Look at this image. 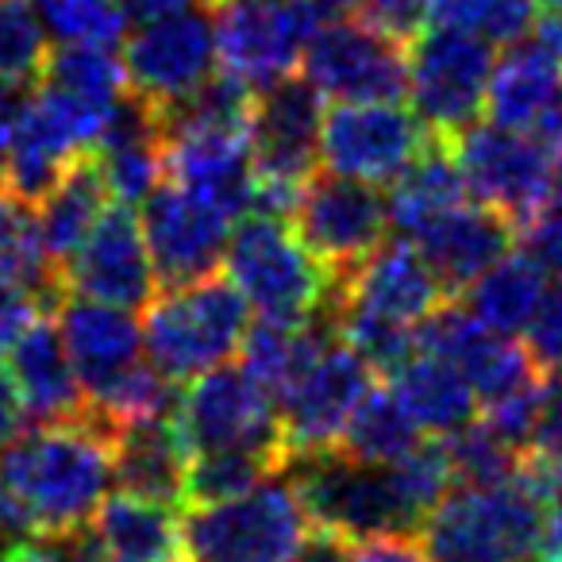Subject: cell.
<instances>
[{
    "label": "cell",
    "mask_w": 562,
    "mask_h": 562,
    "mask_svg": "<svg viewBox=\"0 0 562 562\" xmlns=\"http://www.w3.org/2000/svg\"><path fill=\"white\" fill-rule=\"evenodd\" d=\"M547 266L531 250H508L485 273L470 281L462 305L501 336H520L528 321L536 316L539 301L547 293Z\"/></svg>",
    "instance_id": "4dcf8cb0"
},
{
    "label": "cell",
    "mask_w": 562,
    "mask_h": 562,
    "mask_svg": "<svg viewBox=\"0 0 562 562\" xmlns=\"http://www.w3.org/2000/svg\"><path fill=\"white\" fill-rule=\"evenodd\" d=\"M173 420L196 451H224V447H285L278 428L273 397L243 367L204 370L189 382L181 397H173Z\"/></svg>",
    "instance_id": "e0dca14e"
},
{
    "label": "cell",
    "mask_w": 562,
    "mask_h": 562,
    "mask_svg": "<svg viewBox=\"0 0 562 562\" xmlns=\"http://www.w3.org/2000/svg\"><path fill=\"white\" fill-rule=\"evenodd\" d=\"M193 4H212V0H120L124 16L135 20V24L166 16V12H178V9H193Z\"/></svg>",
    "instance_id": "816d5d0a"
},
{
    "label": "cell",
    "mask_w": 562,
    "mask_h": 562,
    "mask_svg": "<svg viewBox=\"0 0 562 562\" xmlns=\"http://www.w3.org/2000/svg\"><path fill=\"white\" fill-rule=\"evenodd\" d=\"M120 58H124L127 93H135L155 112L178 104L181 97L201 89L220 66L212 4L143 20L124 40Z\"/></svg>",
    "instance_id": "30bf717a"
},
{
    "label": "cell",
    "mask_w": 562,
    "mask_h": 562,
    "mask_svg": "<svg viewBox=\"0 0 562 562\" xmlns=\"http://www.w3.org/2000/svg\"><path fill=\"white\" fill-rule=\"evenodd\" d=\"M554 516H559V539H562V474H554Z\"/></svg>",
    "instance_id": "db71d44e"
},
{
    "label": "cell",
    "mask_w": 562,
    "mask_h": 562,
    "mask_svg": "<svg viewBox=\"0 0 562 562\" xmlns=\"http://www.w3.org/2000/svg\"><path fill=\"white\" fill-rule=\"evenodd\" d=\"M50 55L47 27H43L35 0H0V81L32 86L40 81Z\"/></svg>",
    "instance_id": "74e56055"
},
{
    "label": "cell",
    "mask_w": 562,
    "mask_h": 562,
    "mask_svg": "<svg viewBox=\"0 0 562 562\" xmlns=\"http://www.w3.org/2000/svg\"><path fill=\"white\" fill-rule=\"evenodd\" d=\"M139 204V227L162 290H178L216 273L232 235L227 212L181 189L178 181H158Z\"/></svg>",
    "instance_id": "d6986e66"
},
{
    "label": "cell",
    "mask_w": 562,
    "mask_h": 562,
    "mask_svg": "<svg viewBox=\"0 0 562 562\" xmlns=\"http://www.w3.org/2000/svg\"><path fill=\"white\" fill-rule=\"evenodd\" d=\"M216 58L247 89H266L297 74L321 24L313 0H212Z\"/></svg>",
    "instance_id": "9c48e42d"
},
{
    "label": "cell",
    "mask_w": 562,
    "mask_h": 562,
    "mask_svg": "<svg viewBox=\"0 0 562 562\" xmlns=\"http://www.w3.org/2000/svg\"><path fill=\"white\" fill-rule=\"evenodd\" d=\"M109 562H186V536L173 505L147 497H104L89 520Z\"/></svg>",
    "instance_id": "83f0119b"
},
{
    "label": "cell",
    "mask_w": 562,
    "mask_h": 562,
    "mask_svg": "<svg viewBox=\"0 0 562 562\" xmlns=\"http://www.w3.org/2000/svg\"><path fill=\"white\" fill-rule=\"evenodd\" d=\"M374 370L339 339V331L316 351L305 374L278 397V428L290 459L331 451L344 439L347 420L374 390Z\"/></svg>",
    "instance_id": "5bb4252c"
},
{
    "label": "cell",
    "mask_w": 562,
    "mask_h": 562,
    "mask_svg": "<svg viewBox=\"0 0 562 562\" xmlns=\"http://www.w3.org/2000/svg\"><path fill=\"white\" fill-rule=\"evenodd\" d=\"M431 273L439 278L447 297H459L477 273H485L516 243V224L493 212L490 204H454L443 216L428 220L416 235H408Z\"/></svg>",
    "instance_id": "7402d4cb"
},
{
    "label": "cell",
    "mask_w": 562,
    "mask_h": 562,
    "mask_svg": "<svg viewBox=\"0 0 562 562\" xmlns=\"http://www.w3.org/2000/svg\"><path fill=\"white\" fill-rule=\"evenodd\" d=\"M116 50L120 47H86V43H66V47H58L47 55L40 81L109 116V112L116 109L120 97L127 93L124 58H116Z\"/></svg>",
    "instance_id": "836d02e7"
},
{
    "label": "cell",
    "mask_w": 562,
    "mask_h": 562,
    "mask_svg": "<svg viewBox=\"0 0 562 562\" xmlns=\"http://www.w3.org/2000/svg\"><path fill=\"white\" fill-rule=\"evenodd\" d=\"M431 4L436 0H355L351 9L393 43H413L431 24Z\"/></svg>",
    "instance_id": "60d3db41"
},
{
    "label": "cell",
    "mask_w": 562,
    "mask_h": 562,
    "mask_svg": "<svg viewBox=\"0 0 562 562\" xmlns=\"http://www.w3.org/2000/svg\"><path fill=\"white\" fill-rule=\"evenodd\" d=\"M531 35L562 58V0H536V24H531Z\"/></svg>",
    "instance_id": "f907efd6"
},
{
    "label": "cell",
    "mask_w": 562,
    "mask_h": 562,
    "mask_svg": "<svg viewBox=\"0 0 562 562\" xmlns=\"http://www.w3.org/2000/svg\"><path fill=\"white\" fill-rule=\"evenodd\" d=\"M347 554H351V539L336 536V531L313 528L305 543H301L285 562H347Z\"/></svg>",
    "instance_id": "bcb514c9"
},
{
    "label": "cell",
    "mask_w": 562,
    "mask_h": 562,
    "mask_svg": "<svg viewBox=\"0 0 562 562\" xmlns=\"http://www.w3.org/2000/svg\"><path fill=\"white\" fill-rule=\"evenodd\" d=\"M189 470V443L173 413L147 416L112 431V482L132 497L181 505Z\"/></svg>",
    "instance_id": "d4e9b609"
},
{
    "label": "cell",
    "mask_w": 562,
    "mask_h": 562,
    "mask_svg": "<svg viewBox=\"0 0 562 562\" xmlns=\"http://www.w3.org/2000/svg\"><path fill=\"white\" fill-rule=\"evenodd\" d=\"M27 86H9L0 81V178H4V162H9V143L12 132H16V116L24 109Z\"/></svg>",
    "instance_id": "681fc988"
},
{
    "label": "cell",
    "mask_w": 562,
    "mask_h": 562,
    "mask_svg": "<svg viewBox=\"0 0 562 562\" xmlns=\"http://www.w3.org/2000/svg\"><path fill=\"white\" fill-rule=\"evenodd\" d=\"M58 290L116 308H147L158 297V273L143 239L135 204H104L97 224L58 266Z\"/></svg>",
    "instance_id": "9a60e30c"
},
{
    "label": "cell",
    "mask_w": 562,
    "mask_h": 562,
    "mask_svg": "<svg viewBox=\"0 0 562 562\" xmlns=\"http://www.w3.org/2000/svg\"><path fill=\"white\" fill-rule=\"evenodd\" d=\"M0 285H24V290L40 293L47 305L63 297L58 270L50 266L40 232H35L32 204L16 201L4 189H0Z\"/></svg>",
    "instance_id": "e575fe53"
},
{
    "label": "cell",
    "mask_w": 562,
    "mask_h": 562,
    "mask_svg": "<svg viewBox=\"0 0 562 562\" xmlns=\"http://www.w3.org/2000/svg\"><path fill=\"white\" fill-rule=\"evenodd\" d=\"M93 155L109 193L124 204H139L166 178L162 127L155 109H147L135 93H124L104 120Z\"/></svg>",
    "instance_id": "484cf974"
},
{
    "label": "cell",
    "mask_w": 562,
    "mask_h": 562,
    "mask_svg": "<svg viewBox=\"0 0 562 562\" xmlns=\"http://www.w3.org/2000/svg\"><path fill=\"white\" fill-rule=\"evenodd\" d=\"M55 324L86 401H93L143 362V328L132 308L63 293L55 301Z\"/></svg>",
    "instance_id": "44dd1931"
},
{
    "label": "cell",
    "mask_w": 562,
    "mask_h": 562,
    "mask_svg": "<svg viewBox=\"0 0 562 562\" xmlns=\"http://www.w3.org/2000/svg\"><path fill=\"white\" fill-rule=\"evenodd\" d=\"M24 405H20V397H16V385H12V378H9V370L0 367V451L12 443V439L24 431Z\"/></svg>",
    "instance_id": "c3c4849f"
},
{
    "label": "cell",
    "mask_w": 562,
    "mask_h": 562,
    "mask_svg": "<svg viewBox=\"0 0 562 562\" xmlns=\"http://www.w3.org/2000/svg\"><path fill=\"white\" fill-rule=\"evenodd\" d=\"M562 101V58L551 47L524 35L508 43V55L493 63L485 89V116L490 124L531 132L554 104Z\"/></svg>",
    "instance_id": "4316f807"
},
{
    "label": "cell",
    "mask_w": 562,
    "mask_h": 562,
    "mask_svg": "<svg viewBox=\"0 0 562 562\" xmlns=\"http://www.w3.org/2000/svg\"><path fill=\"white\" fill-rule=\"evenodd\" d=\"M393 397L405 405V413L416 420L420 431L431 436H451L467 428L477 416V397L462 370L443 355H431L416 347L397 370H393Z\"/></svg>",
    "instance_id": "f1b7e54d"
},
{
    "label": "cell",
    "mask_w": 562,
    "mask_h": 562,
    "mask_svg": "<svg viewBox=\"0 0 562 562\" xmlns=\"http://www.w3.org/2000/svg\"><path fill=\"white\" fill-rule=\"evenodd\" d=\"M9 378L16 385V397L24 405V416L35 424L74 420L86 413L78 374L70 367V355L58 336V324L50 313H40L16 339L9 344Z\"/></svg>",
    "instance_id": "cb8c5ba5"
},
{
    "label": "cell",
    "mask_w": 562,
    "mask_h": 562,
    "mask_svg": "<svg viewBox=\"0 0 562 562\" xmlns=\"http://www.w3.org/2000/svg\"><path fill=\"white\" fill-rule=\"evenodd\" d=\"M431 24L477 35L490 47H508V43L531 35L536 0H436Z\"/></svg>",
    "instance_id": "8d00e7d4"
},
{
    "label": "cell",
    "mask_w": 562,
    "mask_h": 562,
    "mask_svg": "<svg viewBox=\"0 0 562 562\" xmlns=\"http://www.w3.org/2000/svg\"><path fill=\"white\" fill-rule=\"evenodd\" d=\"M0 562H63V551L50 536H20L4 539Z\"/></svg>",
    "instance_id": "7dc6e473"
},
{
    "label": "cell",
    "mask_w": 562,
    "mask_h": 562,
    "mask_svg": "<svg viewBox=\"0 0 562 562\" xmlns=\"http://www.w3.org/2000/svg\"><path fill=\"white\" fill-rule=\"evenodd\" d=\"M112 201L104 173L97 166V155H86L35 201V232L47 250L50 266H63L78 250V243L89 235L104 204Z\"/></svg>",
    "instance_id": "f546056e"
},
{
    "label": "cell",
    "mask_w": 562,
    "mask_h": 562,
    "mask_svg": "<svg viewBox=\"0 0 562 562\" xmlns=\"http://www.w3.org/2000/svg\"><path fill=\"white\" fill-rule=\"evenodd\" d=\"M524 339H528V355L539 370H551L559 374L562 370V278L551 281L539 301L536 316L524 328Z\"/></svg>",
    "instance_id": "b9f144b4"
},
{
    "label": "cell",
    "mask_w": 562,
    "mask_h": 562,
    "mask_svg": "<svg viewBox=\"0 0 562 562\" xmlns=\"http://www.w3.org/2000/svg\"><path fill=\"white\" fill-rule=\"evenodd\" d=\"M347 562H431L424 543H416L413 531H385V536L355 539Z\"/></svg>",
    "instance_id": "f6af8a7d"
},
{
    "label": "cell",
    "mask_w": 562,
    "mask_h": 562,
    "mask_svg": "<svg viewBox=\"0 0 562 562\" xmlns=\"http://www.w3.org/2000/svg\"><path fill=\"white\" fill-rule=\"evenodd\" d=\"M313 4L321 9V16H324V12H347L355 0H313Z\"/></svg>",
    "instance_id": "f5cc1de1"
},
{
    "label": "cell",
    "mask_w": 562,
    "mask_h": 562,
    "mask_svg": "<svg viewBox=\"0 0 562 562\" xmlns=\"http://www.w3.org/2000/svg\"><path fill=\"white\" fill-rule=\"evenodd\" d=\"M431 562H554V470L524 459L493 485H459L420 524Z\"/></svg>",
    "instance_id": "7a4b0ae2"
},
{
    "label": "cell",
    "mask_w": 562,
    "mask_h": 562,
    "mask_svg": "<svg viewBox=\"0 0 562 562\" xmlns=\"http://www.w3.org/2000/svg\"><path fill=\"white\" fill-rule=\"evenodd\" d=\"M290 454L285 447H224V451H196L189 454L186 470V501L193 505H212V501L239 497V493L255 490L258 482L273 477L285 470Z\"/></svg>",
    "instance_id": "d6a6232c"
},
{
    "label": "cell",
    "mask_w": 562,
    "mask_h": 562,
    "mask_svg": "<svg viewBox=\"0 0 562 562\" xmlns=\"http://www.w3.org/2000/svg\"><path fill=\"white\" fill-rule=\"evenodd\" d=\"M166 178L212 201L227 216H247L255 201V162L247 132H181L162 135Z\"/></svg>",
    "instance_id": "603a6c76"
},
{
    "label": "cell",
    "mask_w": 562,
    "mask_h": 562,
    "mask_svg": "<svg viewBox=\"0 0 562 562\" xmlns=\"http://www.w3.org/2000/svg\"><path fill=\"white\" fill-rule=\"evenodd\" d=\"M40 4L47 40L58 47L86 43V47H120L127 32V16L120 0H35Z\"/></svg>",
    "instance_id": "f35d334b"
},
{
    "label": "cell",
    "mask_w": 562,
    "mask_h": 562,
    "mask_svg": "<svg viewBox=\"0 0 562 562\" xmlns=\"http://www.w3.org/2000/svg\"><path fill=\"white\" fill-rule=\"evenodd\" d=\"M516 239H520L524 250H531L547 270L562 278V201L547 196V204L520 227Z\"/></svg>",
    "instance_id": "ee69618b"
},
{
    "label": "cell",
    "mask_w": 562,
    "mask_h": 562,
    "mask_svg": "<svg viewBox=\"0 0 562 562\" xmlns=\"http://www.w3.org/2000/svg\"><path fill=\"white\" fill-rule=\"evenodd\" d=\"M424 439V431L416 428V420L405 413L393 390H370L362 397V405L355 408V416L347 420L339 451L355 454L362 462H397L401 454H408Z\"/></svg>",
    "instance_id": "d590c367"
},
{
    "label": "cell",
    "mask_w": 562,
    "mask_h": 562,
    "mask_svg": "<svg viewBox=\"0 0 562 562\" xmlns=\"http://www.w3.org/2000/svg\"><path fill=\"white\" fill-rule=\"evenodd\" d=\"M104 112L43 86L24 97V109L16 116V132L9 143V162L0 189L16 201L35 204L78 158L93 155L101 139Z\"/></svg>",
    "instance_id": "8fae6325"
},
{
    "label": "cell",
    "mask_w": 562,
    "mask_h": 562,
    "mask_svg": "<svg viewBox=\"0 0 562 562\" xmlns=\"http://www.w3.org/2000/svg\"><path fill=\"white\" fill-rule=\"evenodd\" d=\"M390 186L393 189H390V196H385L390 224L401 227L405 235H416L428 220L443 216L447 209L470 201L451 143L436 139V135H431L428 147L408 162V170L401 173V178H393Z\"/></svg>",
    "instance_id": "1f68e13d"
},
{
    "label": "cell",
    "mask_w": 562,
    "mask_h": 562,
    "mask_svg": "<svg viewBox=\"0 0 562 562\" xmlns=\"http://www.w3.org/2000/svg\"><path fill=\"white\" fill-rule=\"evenodd\" d=\"M554 562H562V559H554Z\"/></svg>",
    "instance_id": "11a10c76"
},
{
    "label": "cell",
    "mask_w": 562,
    "mask_h": 562,
    "mask_svg": "<svg viewBox=\"0 0 562 562\" xmlns=\"http://www.w3.org/2000/svg\"><path fill=\"white\" fill-rule=\"evenodd\" d=\"M220 266L227 270V281L239 290L250 313H258V321H313L324 313L331 285H336V278L293 235L290 220L258 216V212L232 227Z\"/></svg>",
    "instance_id": "277c9868"
},
{
    "label": "cell",
    "mask_w": 562,
    "mask_h": 562,
    "mask_svg": "<svg viewBox=\"0 0 562 562\" xmlns=\"http://www.w3.org/2000/svg\"><path fill=\"white\" fill-rule=\"evenodd\" d=\"M451 150L459 158L470 201L490 204L493 212L513 220L516 235L551 196L559 158L528 132H513L501 124H470L467 132H459Z\"/></svg>",
    "instance_id": "4fadbf2b"
},
{
    "label": "cell",
    "mask_w": 562,
    "mask_h": 562,
    "mask_svg": "<svg viewBox=\"0 0 562 562\" xmlns=\"http://www.w3.org/2000/svg\"><path fill=\"white\" fill-rule=\"evenodd\" d=\"M139 328L147 362L170 385H181L239 355L250 308L232 281L209 273L150 301Z\"/></svg>",
    "instance_id": "3957f363"
},
{
    "label": "cell",
    "mask_w": 562,
    "mask_h": 562,
    "mask_svg": "<svg viewBox=\"0 0 562 562\" xmlns=\"http://www.w3.org/2000/svg\"><path fill=\"white\" fill-rule=\"evenodd\" d=\"M531 459H539L547 470L562 474V370L543 382V401H539V424L531 439Z\"/></svg>",
    "instance_id": "7bdbcfd3"
},
{
    "label": "cell",
    "mask_w": 562,
    "mask_h": 562,
    "mask_svg": "<svg viewBox=\"0 0 562 562\" xmlns=\"http://www.w3.org/2000/svg\"><path fill=\"white\" fill-rule=\"evenodd\" d=\"M447 301L443 285L424 262L416 243L408 239H382L351 273L336 278L331 285V308H355V313L378 316L397 328H413L428 313H436Z\"/></svg>",
    "instance_id": "ffe728a7"
},
{
    "label": "cell",
    "mask_w": 562,
    "mask_h": 562,
    "mask_svg": "<svg viewBox=\"0 0 562 562\" xmlns=\"http://www.w3.org/2000/svg\"><path fill=\"white\" fill-rule=\"evenodd\" d=\"M428 127L397 101H339L324 112L321 158L331 173L390 186L428 147Z\"/></svg>",
    "instance_id": "2e32d148"
},
{
    "label": "cell",
    "mask_w": 562,
    "mask_h": 562,
    "mask_svg": "<svg viewBox=\"0 0 562 562\" xmlns=\"http://www.w3.org/2000/svg\"><path fill=\"white\" fill-rule=\"evenodd\" d=\"M293 235L331 273H351L390 232V209L378 186L344 173H308L290 209Z\"/></svg>",
    "instance_id": "7c38bea8"
},
{
    "label": "cell",
    "mask_w": 562,
    "mask_h": 562,
    "mask_svg": "<svg viewBox=\"0 0 562 562\" xmlns=\"http://www.w3.org/2000/svg\"><path fill=\"white\" fill-rule=\"evenodd\" d=\"M408 63V86L413 112L428 135L454 143L459 132L477 124L485 112V89L493 74V47L477 35L454 32V27H428V35H416Z\"/></svg>",
    "instance_id": "ba28073f"
},
{
    "label": "cell",
    "mask_w": 562,
    "mask_h": 562,
    "mask_svg": "<svg viewBox=\"0 0 562 562\" xmlns=\"http://www.w3.org/2000/svg\"><path fill=\"white\" fill-rule=\"evenodd\" d=\"M301 66L308 86L331 101H397L408 86L401 43L359 16L316 24Z\"/></svg>",
    "instance_id": "ac0fdd59"
},
{
    "label": "cell",
    "mask_w": 562,
    "mask_h": 562,
    "mask_svg": "<svg viewBox=\"0 0 562 562\" xmlns=\"http://www.w3.org/2000/svg\"><path fill=\"white\" fill-rule=\"evenodd\" d=\"M285 467H290V485L305 505L313 528L336 531L351 543L367 536H385V531L420 528L401 497L390 462H362L331 447V451L290 459Z\"/></svg>",
    "instance_id": "52a82bcc"
},
{
    "label": "cell",
    "mask_w": 562,
    "mask_h": 562,
    "mask_svg": "<svg viewBox=\"0 0 562 562\" xmlns=\"http://www.w3.org/2000/svg\"><path fill=\"white\" fill-rule=\"evenodd\" d=\"M321 124L324 97L308 86V78L290 74V78L273 81V86L255 89L247 116V147L250 162H255L250 212L290 220L297 189L308 181V173H316Z\"/></svg>",
    "instance_id": "5b68a950"
},
{
    "label": "cell",
    "mask_w": 562,
    "mask_h": 562,
    "mask_svg": "<svg viewBox=\"0 0 562 562\" xmlns=\"http://www.w3.org/2000/svg\"><path fill=\"white\" fill-rule=\"evenodd\" d=\"M112 485V436L93 416L35 424L0 451V539L66 536Z\"/></svg>",
    "instance_id": "6da1fadb"
},
{
    "label": "cell",
    "mask_w": 562,
    "mask_h": 562,
    "mask_svg": "<svg viewBox=\"0 0 562 562\" xmlns=\"http://www.w3.org/2000/svg\"><path fill=\"white\" fill-rule=\"evenodd\" d=\"M443 451H447V462H451V477L459 485H493V482H501V477H508L528 459V454H520L516 447H508L501 436H493L477 416L467 428L447 436Z\"/></svg>",
    "instance_id": "ab89813d"
},
{
    "label": "cell",
    "mask_w": 562,
    "mask_h": 562,
    "mask_svg": "<svg viewBox=\"0 0 562 562\" xmlns=\"http://www.w3.org/2000/svg\"><path fill=\"white\" fill-rule=\"evenodd\" d=\"M313 531L290 482L266 477L239 497L193 505L181 520L186 562H285Z\"/></svg>",
    "instance_id": "8992f818"
}]
</instances>
